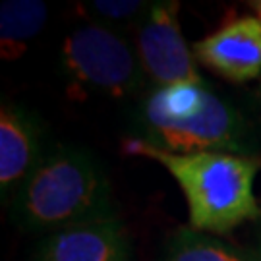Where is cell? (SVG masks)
<instances>
[{"mask_svg":"<svg viewBox=\"0 0 261 261\" xmlns=\"http://www.w3.org/2000/svg\"><path fill=\"white\" fill-rule=\"evenodd\" d=\"M136 130V140L167 153L248 155L252 149L244 116L205 84L157 87L141 103Z\"/></svg>","mask_w":261,"mask_h":261,"instance_id":"obj_1","label":"cell"},{"mask_svg":"<svg viewBox=\"0 0 261 261\" xmlns=\"http://www.w3.org/2000/svg\"><path fill=\"white\" fill-rule=\"evenodd\" d=\"M124 151L157 161L182 188L192 228L226 234L246 221L261 217L253 194L259 161L232 153H167L143 141H124Z\"/></svg>","mask_w":261,"mask_h":261,"instance_id":"obj_2","label":"cell"},{"mask_svg":"<svg viewBox=\"0 0 261 261\" xmlns=\"http://www.w3.org/2000/svg\"><path fill=\"white\" fill-rule=\"evenodd\" d=\"M111 215V184L103 168L77 147H58L41 159L12 197V219L25 232L53 234Z\"/></svg>","mask_w":261,"mask_h":261,"instance_id":"obj_3","label":"cell"},{"mask_svg":"<svg viewBox=\"0 0 261 261\" xmlns=\"http://www.w3.org/2000/svg\"><path fill=\"white\" fill-rule=\"evenodd\" d=\"M62 72L87 91L126 97L143 85V68L136 45L120 31L99 23L74 29L60 48Z\"/></svg>","mask_w":261,"mask_h":261,"instance_id":"obj_4","label":"cell"},{"mask_svg":"<svg viewBox=\"0 0 261 261\" xmlns=\"http://www.w3.org/2000/svg\"><path fill=\"white\" fill-rule=\"evenodd\" d=\"M136 50L143 74L159 87L174 84H205L194 62V53L178 23V2H153L136 29Z\"/></svg>","mask_w":261,"mask_h":261,"instance_id":"obj_5","label":"cell"},{"mask_svg":"<svg viewBox=\"0 0 261 261\" xmlns=\"http://www.w3.org/2000/svg\"><path fill=\"white\" fill-rule=\"evenodd\" d=\"M197 60L221 77L246 84L261 75V19L242 16L192 45Z\"/></svg>","mask_w":261,"mask_h":261,"instance_id":"obj_6","label":"cell"},{"mask_svg":"<svg viewBox=\"0 0 261 261\" xmlns=\"http://www.w3.org/2000/svg\"><path fill=\"white\" fill-rule=\"evenodd\" d=\"M33 261H134L132 242L116 213L47 234Z\"/></svg>","mask_w":261,"mask_h":261,"instance_id":"obj_7","label":"cell"},{"mask_svg":"<svg viewBox=\"0 0 261 261\" xmlns=\"http://www.w3.org/2000/svg\"><path fill=\"white\" fill-rule=\"evenodd\" d=\"M41 132L33 116L4 101L0 109V192L14 197L41 163Z\"/></svg>","mask_w":261,"mask_h":261,"instance_id":"obj_8","label":"cell"},{"mask_svg":"<svg viewBox=\"0 0 261 261\" xmlns=\"http://www.w3.org/2000/svg\"><path fill=\"white\" fill-rule=\"evenodd\" d=\"M47 23V4L39 0H4L0 6V47L4 60H16Z\"/></svg>","mask_w":261,"mask_h":261,"instance_id":"obj_9","label":"cell"},{"mask_svg":"<svg viewBox=\"0 0 261 261\" xmlns=\"http://www.w3.org/2000/svg\"><path fill=\"white\" fill-rule=\"evenodd\" d=\"M161 261H248V252L209 232L182 226L167 238Z\"/></svg>","mask_w":261,"mask_h":261,"instance_id":"obj_10","label":"cell"},{"mask_svg":"<svg viewBox=\"0 0 261 261\" xmlns=\"http://www.w3.org/2000/svg\"><path fill=\"white\" fill-rule=\"evenodd\" d=\"M153 2L145 0H93L82 4V10L93 23L105 25V28L118 29L134 25L138 29L143 18L149 14Z\"/></svg>","mask_w":261,"mask_h":261,"instance_id":"obj_11","label":"cell"},{"mask_svg":"<svg viewBox=\"0 0 261 261\" xmlns=\"http://www.w3.org/2000/svg\"><path fill=\"white\" fill-rule=\"evenodd\" d=\"M248 261H261V242L248 252Z\"/></svg>","mask_w":261,"mask_h":261,"instance_id":"obj_12","label":"cell"},{"mask_svg":"<svg viewBox=\"0 0 261 261\" xmlns=\"http://www.w3.org/2000/svg\"><path fill=\"white\" fill-rule=\"evenodd\" d=\"M250 6L255 10V16L261 19V0H257V2H250Z\"/></svg>","mask_w":261,"mask_h":261,"instance_id":"obj_13","label":"cell"}]
</instances>
